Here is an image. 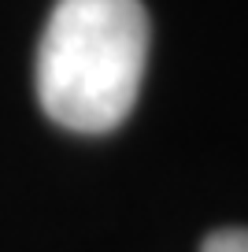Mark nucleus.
Masks as SVG:
<instances>
[{
	"instance_id": "nucleus-1",
	"label": "nucleus",
	"mask_w": 248,
	"mask_h": 252,
	"mask_svg": "<svg viewBox=\"0 0 248 252\" xmlns=\"http://www.w3.org/2000/svg\"><path fill=\"white\" fill-rule=\"evenodd\" d=\"M152 45L141 0H56L37 45V100L74 134H108L133 111Z\"/></svg>"
},
{
	"instance_id": "nucleus-2",
	"label": "nucleus",
	"mask_w": 248,
	"mask_h": 252,
	"mask_svg": "<svg viewBox=\"0 0 248 252\" xmlns=\"http://www.w3.org/2000/svg\"><path fill=\"white\" fill-rule=\"evenodd\" d=\"M200 252H248V230L245 226H226L208 234V241L200 245Z\"/></svg>"
}]
</instances>
